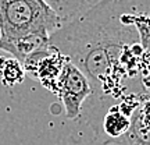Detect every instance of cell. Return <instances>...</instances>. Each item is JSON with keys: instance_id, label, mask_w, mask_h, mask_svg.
<instances>
[{"instance_id": "3957f363", "label": "cell", "mask_w": 150, "mask_h": 145, "mask_svg": "<svg viewBox=\"0 0 150 145\" xmlns=\"http://www.w3.org/2000/svg\"><path fill=\"white\" fill-rule=\"evenodd\" d=\"M93 89L85 74L65 59L56 85V95L64 106L67 119L76 120L82 114L83 103L92 96Z\"/></svg>"}, {"instance_id": "52a82bcc", "label": "cell", "mask_w": 150, "mask_h": 145, "mask_svg": "<svg viewBox=\"0 0 150 145\" xmlns=\"http://www.w3.org/2000/svg\"><path fill=\"white\" fill-rule=\"evenodd\" d=\"M25 71L22 64L14 57L0 56V81L7 86H14L22 82Z\"/></svg>"}, {"instance_id": "7a4b0ae2", "label": "cell", "mask_w": 150, "mask_h": 145, "mask_svg": "<svg viewBox=\"0 0 150 145\" xmlns=\"http://www.w3.org/2000/svg\"><path fill=\"white\" fill-rule=\"evenodd\" d=\"M63 24L43 0L0 1V41L22 38H49Z\"/></svg>"}, {"instance_id": "8992f818", "label": "cell", "mask_w": 150, "mask_h": 145, "mask_svg": "<svg viewBox=\"0 0 150 145\" xmlns=\"http://www.w3.org/2000/svg\"><path fill=\"white\" fill-rule=\"evenodd\" d=\"M60 18L61 24L70 22L83 11L86 0H43Z\"/></svg>"}, {"instance_id": "6da1fadb", "label": "cell", "mask_w": 150, "mask_h": 145, "mask_svg": "<svg viewBox=\"0 0 150 145\" xmlns=\"http://www.w3.org/2000/svg\"><path fill=\"white\" fill-rule=\"evenodd\" d=\"M49 45L85 74L92 96H107L124 56L140 46L135 13L127 0H99L50 34Z\"/></svg>"}, {"instance_id": "ba28073f", "label": "cell", "mask_w": 150, "mask_h": 145, "mask_svg": "<svg viewBox=\"0 0 150 145\" xmlns=\"http://www.w3.org/2000/svg\"><path fill=\"white\" fill-rule=\"evenodd\" d=\"M149 86H150V85H149Z\"/></svg>"}, {"instance_id": "277c9868", "label": "cell", "mask_w": 150, "mask_h": 145, "mask_svg": "<svg viewBox=\"0 0 150 145\" xmlns=\"http://www.w3.org/2000/svg\"><path fill=\"white\" fill-rule=\"evenodd\" d=\"M65 57L49 45L46 49L39 50L22 63L24 71L33 80L40 81L49 91L56 94L57 80L61 73Z\"/></svg>"}, {"instance_id": "5b68a950", "label": "cell", "mask_w": 150, "mask_h": 145, "mask_svg": "<svg viewBox=\"0 0 150 145\" xmlns=\"http://www.w3.org/2000/svg\"><path fill=\"white\" fill-rule=\"evenodd\" d=\"M131 126V116L125 112L121 106L114 105L104 112L102 117V129L103 134L107 137L104 144H112L114 141L121 138Z\"/></svg>"}]
</instances>
